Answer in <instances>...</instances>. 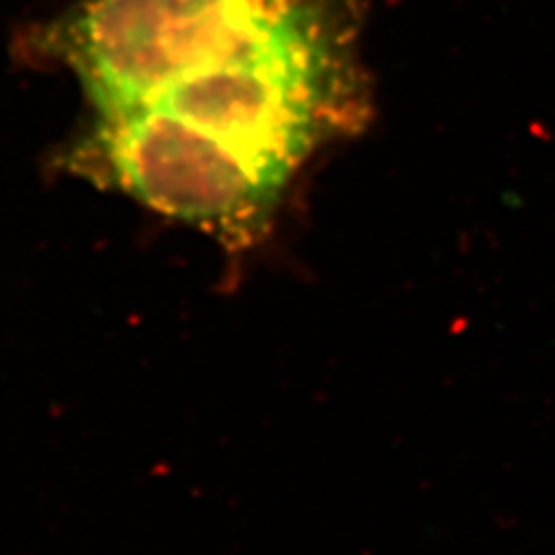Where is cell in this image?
I'll return each instance as SVG.
<instances>
[{"label": "cell", "mask_w": 555, "mask_h": 555, "mask_svg": "<svg viewBox=\"0 0 555 555\" xmlns=\"http://www.w3.org/2000/svg\"><path fill=\"white\" fill-rule=\"evenodd\" d=\"M73 169L234 246L262 234L281 199V190L153 109L100 116Z\"/></svg>", "instance_id": "obj_1"}, {"label": "cell", "mask_w": 555, "mask_h": 555, "mask_svg": "<svg viewBox=\"0 0 555 555\" xmlns=\"http://www.w3.org/2000/svg\"><path fill=\"white\" fill-rule=\"evenodd\" d=\"M250 0H89L61 49L100 116L139 109L220 40Z\"/></svg>", "instance_id": "obj_2"}]
</instances>
